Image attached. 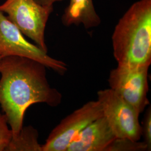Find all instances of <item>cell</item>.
<instances>
[{
  "mask_svg": "<svg viewBox=\"0 0 151 151\" xmlns=\"http://www.w3.org/2000/svg\"><path fill=\"white\" fill-rule=\"evenodd\" d=\"M46 68L24 57L7 56L0 60V105L13 137L20 132L25 113L31 105L45 103L54 107L61 103L62 94L49 85Z\"/></svg>",
  "mask_w": 151,
  "mask_h": 151,
  "instance_id": "6da1fadb",
  "label": "cell"
},
{
  "mask_svg": "<svg viewBox=\"0 0 151 151\" xmlns=\"http://www.w3.org/2000/svg\"><path fill=\"white\" fill-rule=\"evenodd\" d=\"M112 44L118 65L150 66L151 0H139L130 7L115 27Z\"/></svg>",
  "mask_w": 151,
  "mask_h": 151,
  "instance_id": "7a4b0ae2",
  "label": "cell"
},
{
  "mask_svg": "<svg viewBox=\"0 0 151 151\" xmlns=\"http://www.w3.org/2000/svg\"><path fill=\"white\" fill-rule=\"evenodd\" d=\"M53 8L39 4L35 0H6L0 5V11L17 27L23 35L33 40L47 53L45 30Z\"/></svg>",
  "mask_w": 151,
  "mask_h": 151,
  "instance_id": "3957f363",
  "label": "cell"
},
{
  "mask_svg": "<svg viewBox=\"0 0 151 151\" xmlns=\"http://www.w3.org/2000/svg\"><path fill=\"white\" fill-rule=\"evenodd\" d=\"M0 55L17 56L34 60L60 75L68 70L67 64L49 56L37 45L28 42L23 34L0 11Z\"/></svg>",
  "mask_w": 151,
  "mask_h": 151,
  "instance_id": "277c9868",
  "label": "cell"
},
{
  "mask_svg": "<svg viewBox=\"0 0 151 151\" xmlns=\"http://www.w3.org/2000/svg\"><path fill=\"white\" fill-rule=\"evenodd\" d=\"M97 101L116 138L140 140V114L130 104L111 88L97 92Z\"/></svg>",
  "mask_w": 151,
  "mask_h": 151,
  "instance_id": "5b68a950",
  "label": "cell"
},
{
  "mask_svg": "<svg viewBox=\"0 0 151 151\" xmlns=\"http://www.w3.org/2000/svg\"><path fill=\"white\" fill-rule=\"evenodd\" d=\"M149 68L150 66L126 67L118 65L111 70L109 76L110 88L139 114L150 103L147 99Z\"/></svg>",
  "mask_w": 151,
  "mask_h": 151,
  "instance_id": "8992f818",
  "label": "cell"
},
{
  "mask_svg": "<svg viewBox=\"0 0 151 151\" xmlns=\"http://www.w3.org/2000/svg\"><path fill=\"white\" fill-rule=\"evenodd\" d=\"M102 116V109L97 100L85 104L66 116L52 130L42 145V151H66L76 135Z\"/></svg>",
  "mask_w": 151,
  "mask_h": 151,
  "instance_id": "52a82bcc",
  "label": "cell"
},
{
  "mask_svg": "<svg viewBox=\"0 0 151 151\" xmlns=\"http://www.w3.org/2000/svg\"><path fill=\"white\" fill-rule=\"evenodd\" d=\"M116 138L108 121L102 116L76 135L66 151H105Z\"/></svg>",
  "mask_w": 151,
  "mask_h": 151,
  "instance_id": "ba28073f",
  "label": "cell"
},
{
  "mask_svg": "<svg viewBox=\"0 0 151 151\" xmlns=\"http://www.w3.org/2000/svg\"><path fill=\"white\" fill-rule=\"evenodd\" d=\"M62 20L65 26L82 24L86 29L97 27L101 23L92 0H70Z\"/></svg>",
  "mask_w": 151,
  "mask_h": 151,
  "instance_id": "9c48e42d",
  "label": "cell"
},
{
  "mask_svg": "<svg viewBox=\"0 0 151 151\" xmlns=\"http://www.w3.org/2000/svg\"><path fill=\"white\" fill-rule=\"evenodd\" d=\"M6 151H42L37 130L32 126L22 127L19 133L12 137Z\"/></svg>",
  "mask_w": 151,
  "mask_h": 151,
  "instance_id": "30bf717a",
  "label": "cell"
},
{
  "mask_svg": "<svg viewBox=\"0 0 151 151\" xmlns=\"http://www.w3.org/2000/svg\"><path fill=\"white\" fill-rule=\"evenodd\" d=\"M147 151V147L144 142L135 141L127 138H116L108 146L105 151Z\"/></svg>",
  "mask_w": 151,
  "mask_h": 151,
  "instance_id": "8fae6325",
  "label": "cell"
},
{
  "mask_svg": "<svg viewBox=\"0 0 151 151\" xmlns=\"http://www.w3.org/2000/svg\"><path fill=\"white\" fill-rule=\"evenodd\" d=\"M8 120L5 114L0 113V151H6L13 137L8 127Z\"/></svg>",
  "mask_w": 151,
  "mask_h": 151,
  "instance_id": "7c38bea8",
  "label": "cell"
},
{
  "mask_svg": "<svg viewBox=\"0 0 151 151\" xmlns=\"http://www.w3.org/2000/svg\"><path fill=\"white\" fill-rule=\"evenodd\" d=\"M141 125L142 136L147 147V151L151 150V109H147Z\"/></svg>",
  "mask_w": 151,
  "mask_h": 151,
  "instance_id": "4fadbf2b",
  "label": "cell"
},
{
  "mask_svg": "<svg viewBox=\"0 0 151 151\" xmlns=\"http://www.w3.org/2000/svg\"><path fill=\"white\" fill-rule=\"evenodd\" d=\"M39 4L45 7L53 8V4L55 2H60L63 0H35Z\"/></svg>",
  "mask_w": 151,
  "mask_h": 151,
  "instance_id": "5bb4252c",
  "label": "cell"
},
{
  "mask_svg": "<svg viewBox=\"0 0 151 151\" xmlns=\"http://www.w3.org/2000/svg\"><path fill=\"white\" fill-rule=\"evenodd\" d=\"M2 58V57L0 55V60H1V58Z\"/></svg>",
  "mask_w": 151,
  "mask_h": 151,
  "instance_id": "9a60e30c",
  "label": "cell"
}]
</instances>
